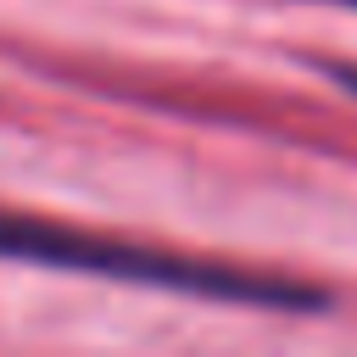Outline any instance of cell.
Returning a JSON list of instances; mask_svg holds the SVG:
<instances>
[{
  "mask_svg": "<svg viewBox=\"0 0 357 357\" xmlns=\"http://www.w3.org/2000/svg\"><path fill=\"white\" fill-rule=\"evenodd\" d=\"M351 6H357V0H351Z\"/></svg>",
  "mask_w": 357,
  "mask_h": 357,
  "instance_id": "2",
  "label": "cell"
},
{
  "mask_svg": "<svg viewBox=\"0 0 357 357\" xmlns=\"http://www.w3.org/2000/svg\"><path fill=\"white\" fill-rule=\"evenodd\" d=\"M0 257H28L50 268H78V273H106L128 284H162V290H190V296H223V301H262V307H312L318 290L273 273H245L234 262H195L162 245L139 240H112L67 223H39V218H6L0 212Z\"/></svg>",
  "mask_w": 357,
  "mask_h": 357,
  "instance_id": "1",
  "label": "cell"
}]
</instances>
